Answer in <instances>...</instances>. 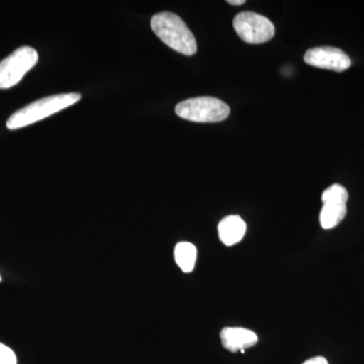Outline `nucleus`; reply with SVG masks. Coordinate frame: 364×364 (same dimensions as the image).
Instances as JSON below:
<instances>
[{"label": "nucleus", "mask_w": 364, "mask_h": 364, "mask_svg": "<svg viewBox=\"0 0 364 364\" xmlns=\"http://www.w3.org/2000/svg\"><path fill=\"white\" fill-rule=\"evenodd\" d=\"M235 31L248 44H263L272 40L275 33L274 25L259 14L243 11L233 21Z\"/></svg>", "instance_id": "nucleus-5"}, {"label": "nucleus", "mask_w": 364, "mask_h": 364, "mask_svg": "<svg viewBox=\"0 0 364 364\" xmlns=\"http://www.w3.org/2000/svg\"><path fill=\"white\" fill-rule=\"evenodd\" d=\"M151 28L174 51L186 56H193L198 51L195 36L177 14L168 11L155 14L151 20Z\"/></svg>", "instance_id": "nucleus-1"}, {"label": "nucleus", "mask_w": 364, "mask_h": 364, "mask_svg": "<svg viewBox=\"0 0 364 364\" xmlns=\"http://www.w3.org/2000/svg\"><path fill=\"white\" fill-rule=\"evenodd\" d=\"M179 117L196 123H218L230 114V107L219 98L202 97L189 98L176 107Z\"/></svg>", "instance_id": "nucleus-3"}, {"label": "nucleus", "mask_w": 364, "mask_h": 364, "mask_svg": "<svg viewBox=\"0 0 364 364\" xmlns=\"http://www.w3.org/2000/svg\"><path fill=\"white\" fill-rule=\"evenodd\" d=\"M0 282H1V277H0Z\"/></svg>", "instance_id": "nucleus-15"}, {"label": "nucleus", "mask_w": 364, "mask_h": 364, "mask_svg": "<svg viewBox=\"0 0 364 364\" xmlns=\"http://www.w3.org/2000/svg\"><path fill=\"white\" fill-rule=\"evenodd\" d=\"M303 364H329L328 363L327 359L322 358V356H317V358H314L309 359V360L305 361Z\"/></svg>", "instance_id": "nucleus-13"}, {"label": "nucleus", "mask_w": 364, "mask_h": 364, "mask_svg": "<svg viewBox=\"0 0 364 364\" xmlns=\"http://www.w3.org/2000/svg\"><path fill=\"white\" fill-rule=\"evenodd\" d=\"M348 198V191L344 186L333 184L330 188L325 189L322 195V202L323 203H346Z\"/></svg>", "instance_id": "nucleus-11"}, {"label": "nucleus", "mask_w": 364, "mask_h": 364, "mask_svg": "<svg viewBox=\"0 0 364 364\" xmlns=\"http://www.w3.org/2000/svg\"><path fill=\"white\" fill-rule=\"evenodd\" d=\"M246 223L239 215H228L218 225L220 240L227 246H233L245 236Z\"/></svg>", "instance_id": "nucleus-8"}, {"label": "nucleus", "mask_w": 364, "mask_h": 364, "mask_svg": "<svg viewBox=\"0 0 364 364\" xmlns=\"http://www.w3.org/2000/svg\"><path fill=\"white\" fill-rule=\"evenodd\" d=\"M16 354L6 345L0 343V364H16Z\"/></svg>", "instance_id": "nucleus-12"}, {"label": "nucleus", "mask_w": 364, "mask_h": 364, "mask_svg": "<svg viewBox=\"0 0 364 364\" xmlns=\"http://www.w3.org/2000/svg\"><path fill=\"white\" fill-rule=\"evenodd\" d=\"M304 60L308 65L341 72L351 66L348 55L338 48L317 47L306 52Z\"/></svg>", "instance_id": "nucleus-6"}, {"label": "nucleus", "mask_w": 364, "mask_h": 364, "mask_svg": "<svg viewBox=\"0 0 364 364\" xmlns=\"http://www.w3.org/2000/svg\"><path fill=\"white\" fill-rule=\"evenodd\" d=\"M81 100L79 93H62V95H52L33 102L32 104L14 112L7 121L6 127L9 130H18L42 121L46 117L63 111L67 107L75 105Z\"/></svg>", "instance_id": "nucleus-2"}, {"label": "nucleus", "mask_w": 364, "mask_h": 364, "mask_svg": "<svg viewBox=\"0 0 364 364\" xmlns=\"http://www.w3.org/2000/svg\"><path fill=\"white\" fill-rule=\"evenodd\" d=\"M196 255L198 252H196V246L189 242H181L174 249L176 264L183 272H193L196 262Z\"/></svg>", "instance_id": "nucleus-10"}, {"label": "nucleus", "mask_w": 364, "mask_h": 364, "mask_svg": "<svg viewBox=\"0 0 364 364\" xmlns=\"http://www.w3.org/2000/svg\"><path fill=\"white\" fill-rule=\"evenodd\" d=\"M346 203H324L320 213V224L323 229L336 227L346 215Z\"/></svg>", "instance_id": "nucleus-9"}, {"label": "nucleus", "mask_w": 364, "mask_h": 364, "mask_svg": "<svg viewBox=\"0 0 364 364\" xmlns=\"http://www.w3.org/2000/svg\"><path fill=\"white\" fill-rule=\"evenodd\" d=\"M39 60L38 52L32 47L18 48L0 62V90H7L21 82L23 76Z\"/></svg>", "instance_id": "nucleus-4"}, {"label": "nucleus", "mask_w": 364, "mask_h": 364, "mask_svg": "<svg viewBox=\"0 0 364 364\" xmlns=\"http://www.w3.org/2000/svg\"><path fill=\"white\" fill-rule=\"evenodd\" d=\"M223 347L230 352L250 348L258 342V336L251 330L241 327H226L221 331Z\"/></svg>", "instance_id": "nucleus-7"}, {"label": "nucleus", "mask_w": 364, "mask_h": 364, "mask_svg": "<svg viewBox=\"0 0 364 364\" xmlns=\"http://www.w3.org/2000/svg\"><path fill=\"white\" fill-rule=\"evenodd\" d=\"M228 4H232V6H242L245 4V0H229Z\"/></svg>", "instance_id": "nucleus-14"}]
</instances>
